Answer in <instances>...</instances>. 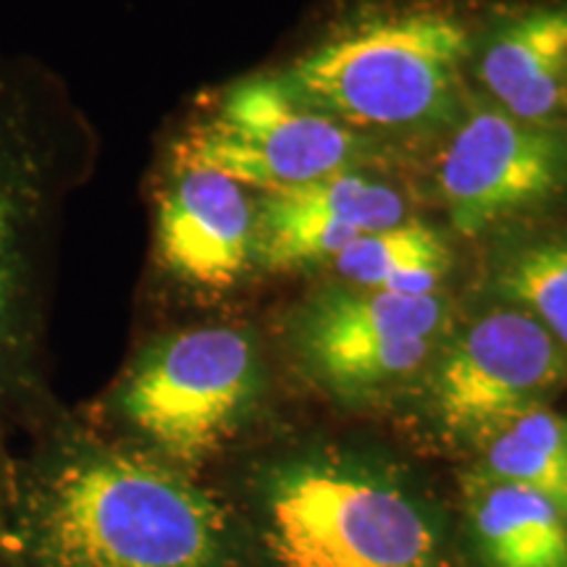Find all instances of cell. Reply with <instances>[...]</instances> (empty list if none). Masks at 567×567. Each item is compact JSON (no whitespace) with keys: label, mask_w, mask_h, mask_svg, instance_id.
Segmentation results:
<instances>
[{"label":"cell","mask_w":567,"mask_h":567,"mask_svg":"<svg viewBox=\"0 0 567 567\" xmlns=\"http://www.w3.org/2000/svg\"><path fill=\"white\" fill-rule=\"evenodd\" d=\"M51 567H221L229 526L210 494L166 460L109 446L66 452L40 494Z\"/></svg>","instance_id":"6da1fadb"},{"label":"cell","mask_w":567,"mask_h":567,"mask_svg":"<svg viewBox=\"0 0 567 567\" xmlns=\"http://www.w3.org/2000/svg\"><path fill=\"white\" fill-rule=\"evenodd\" d=\"M260 507L279 567H446L434 509L381 465L344 452L274 465Z\"/></svg>","instance_id":"7a4b0ae2"},{"label":"cell","mask_w":567,"mask_h":567,"mask_svg":"<svg viewBox=\"0 0 567 567\" xmlns=\"http://www.w3.org/2000/svg\"><path fill=\"white\" fill-rule=\"evenodd\" d=\"M471 30L434 6L375 13L281 71L305 105L360 130H429L457 113Z\"/></svg>","instance_id":"3957f363"},{"label":"cell","mask_w":567,"mask_h":567,"mask_svg":"<svg viewBox=\"0 0 567 567\" xmlns=\"http://www.w3.org/2000/svg\"><path fill=\"white\" fill-rule=\"evenodd\" d=\"M48 80L0 61V379L27 358L48 300L63 134Z\"/></svg>","instance_id":"277c9868"},{"label":"cell","mask_w":567,"mask_h":567,"mask_svg":"<svg viewBox=\"0 0 567 567\" xmlns=\"http://www.w3.org/2000/svg\"><path fill=\"white\" fill-rule=\"evenodd\" d=\"M264 389L255 339L226 323L155 339L116 392V410L168 465L216 455L252 413Z\"/></svg>","instance_id":"5b68a950"},{"label":"cell","mask_w":567,"mask_h":567,"mask_svg":"<svg viewBox=\"0 0 567 567\" xmlns=\"http://www.w3.org/2000/svg\"><path fill=\"white\" fill-rule=\"evenodd\" d=\"M174 155L268 195L358 172L365 145L350 126L295 97L281 76L260 74L224 90Z\"/></svg>","instance_id":"8992f818"},{"label":"cell","mask_w":567,"mask_h":567,"mask_svg":"<svg viewBox=\"0 0 567 567\" xmlns=\"http://www.w3.org/2000/svg\"><path fill=\"white\" fill-rule=\"evenodd\" d=\"M452 323L444 295H394L329 287L305 300L295 350L318 384L347 400L392 389L434 363Z\"/></svg>","instance_id":"52a82bcc"},{"label":"cell","mask_w":567,"mask_h":567,"mask_svg":"<svg viewBox=\"0 0 567 567\" xmlns=\"http://www.w3.org/2000/svg\"><path fill=\"white\" fill-rule=\"evenodd\" d=\"M565 379L555 339L526 310L502 305L446 337L431 363V417L446 439L476 444L520 410L547 405Z\"/></svg>","instance_id":"ba28073f"},{"label":"cell","mask_w":567,"mask_h":567,"mask_svg":"<svg viewBox=\"0 0 567 567\" xmlns=\"http://www.w3.org/2000/svg\"><path fill=\"white\" fill-rule=\"evenodd\" d=\"M436 184L452 226L473 237L567 195V137L484 105L460 118Z\"/></svg>","instance_id":"9c48e42d"},{"label":"cell","mask_w":567,"mask_h":567,"mask_svg":"<svg viewBox=\"0 0 567 567\" xmlns=\"http://www.w3.org/2000/svg\"><path fill=\"white\" fill-rule=\"evenodd\" d=\"M153 237L174 281L203 295L229 292L258 266V203L239 182L174 155Z\"/></svg>","instance_id":"30bf717a"},{"label":"cell","mask_w":567,"mask_h":567,"mask_svg":"<svg viewBox=\"0 0 567 567\" xmlns=\"http://www.w3.org/2000/svg\"><path fill=\"white\" fill-rule=\"evenodd\" d=\"M408 218L400 189L360 168L268 193L258 203V266L268 271L329 266L360 237Z\"/></svg>","instance_id":"8fae6325"},{"label":"cell","mask_w":567,"mask_h":567,"mask_svg":"<svg viewBox=\"0 0 567 567\" xmlns=\"http://www.w3.org/2000/svg\"><path fill=\"white\" fill-rule=\"evenodd\" d=\"M473 53L494 105L520 122L559 124L567 113V0L505 13Z\"/></svg>","instance_id":"7c38bea8"},{"label":"cell","mask_w":567,"mask_h":567,"mask_svg":"<svg viewBox=\"0 0 567 567\" xmlns=\"http://www.w3.org/2000/svg\"><path fill=\"white\" fill-rule=\"evenodd\" d=\"M467 520L488 567H567V513L536 488L467 476Z\"/></svg>","instance_id":"4fadbf2b"},{"label":"cell","mask_w":567,"mask_h":567,"mask_svg":"<svg viewBox=\"0 0 567 567\" xmlns=\"http://www.w3.org/2000/svg\"><path fill=\"white\" fill-rule=\"evenodd\" d=\"M473 446L478 457L471 478L536 488L567 513V417L549 405L526 408Z\"/></svg>","instance_id":"5bb4252c"},{"label":"cell","mask_w":567,"mask_h":567,"mask_svg":"<svg viewBox=\"0 0 567 567\" xmlns=\"http://www.w3.org/2000/svg\"><path fill=\"white\" fill-rule=\"evenodd\" d=\"M450 266L442 234L415 218L365 234L329 264L350 287L413 297L436 295Z\"/></svg>","instance_id":"9a60e30c"},{"label":"cell","mask_w":567,"mask_h":567,"mask_svg":"<svg viewBox=\"0 0 567 567\" xmlns=\"http://www.w3.org/2000/svg\"><path fill=\"white\" fill-rule=\"evenodd\" d=\"M494 289L542 323L567 354V234L515 247L499 260Z\"/></svg>","instance_id":"2e32d148"}]
</instances>
